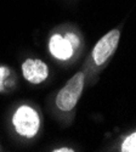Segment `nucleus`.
<instances>
[{
	"label": "nucleus",
	"instance_id": "f257e3e1",
	"mask_svg": "<svg viewBox=\"0 0 136 152\" xmlns=\"http://www.w3.org/2000/svg\"><path fill=\"white\" fill-rule=\"evenodd\" d=\"M84 88V74L78 72L68 80L56 96V105L61 111H71L77 105Z\"/></svg>",
	"mask_w": 136,
	"mask_h": 152
},
{
	"label": "nucleus",
	"instance_id": "f03ea898",
	"mask_svg": "<svg viewBox=\"0 0 136 152\" xmlns=\"http://www.w3.org/2000/svg\"><path fill=\"white\" fill-rule=\"evenodd\" d=\"M12 123L18 134L26 137H33L39 129V116L29 106H21L14 115Z\"/></svg>",
	"mask_w": 136,
	"mask_h": 152
},
{
	"label": "nucleus",
	"instance_id": "7ed1b4c3",
	"mask_svg": "<svg viewBox=\"0 0 136 152\" xmlns=\"http://www.w3.org/2000/svg\"><path fill=\"white\" fill-rule=\"evenodd\" d=\"M119 38H120V32L118 29H113L108 32L106 35H103L96 43L92 51V57L94 61L96 62V65H102L103 62H106L112 56V54L118 48Z\"/></svg>",
	"mask_w": 136,
	"mask_h": 152
},
{
	"label": "nucleus",
	"instance_id": "20e7f679",
	"mask_svg": "<svg viewBox=\"0 0 136 152\" xmlns=\"http://www.w3.org/2000/svg\"><path fill=\"white\" fill-rule=\"evenodd\" d=\"M22 72L23 77L28 82L39 84L44 82L47 78L49 74V68L45 63L40 60H26L22 65Z\"/></svg>",
	"mask_w": 136,
	"mask_h": 152
},
{
	"label": "nucleus",
	"instance_id": "39448f33",
	"mask_svg": "<svg viewBox=\"0 0 136 152\" xmlns=\"http://www.w3.org/2000/svg\"><path fill=\"white\" fill-rule=\"evenodd\" d=\"M49 49L52 56L58 60H68L73 55V48L71 43L65 37H61L60 34H55L51 37L50 43H49Z\"/></svg>",
	"mask_w": 136,
	"mask_h": 152
},
{
	"label": "nucleus",
	"instance_id": "423d86ee",
	"mask_svg": "<svg viewBox=\"0 0 136 152\" xmlns=\"http://www.w3.org/2000/svg\"><path fill=\"white\" fill-rule=\"evenodd\" d=\"M123 152H136V133L129 135L121 145Z\"/></svg>",
	"mask_w": 136,
	"mask_h": 152
},
{
	"label": "nucleus",
	"instance_id": "0eeeda50",
	"mask_svg": "<svg viewBox=\"0 0 136 152\" xmlns=\"http://www.w3.org/2000/svg\"><path fill=\"white\" fill-rule=\"evenodd\" d=\"M65 38L71 43V45H72L73 49H76V48L79 46V39H78V37H77L76 34H73V33H67V34L65 35Z\"/></svg>",
	"mask_w": 136,
	"mask_h": 152
},
{
	"label": "nucleus",
	"instance_id": "6e6552de",
	"mask_svg": "<svg viewBox=\"0 0 136 152\" xmlns=\"http://www.w3.org/2000/svg\"><path fill=\"white\" fill-rule=\"evenodd\" d=\"M5 75H7V69L4 67H0V91L3 90V82Z\"/></svg>",
	"mask_w": 136,
	"mask_h": 152
},
{
	"label": "nucleus",
	"instance_id": "1a4fd4ad",
	"mask_svg": "<svg viewBox=\"0 0 136 152\" xmlns=\"http://www.w3.org/2000/svg\"><path fill=\"white\" fill-rule=\"evenodd\" d=\"M73 150L71 148H58V150H54V152H72Z\"/></svg>",
	"mask_w": 136,
	"mask_h": 152
}]
</instances>
